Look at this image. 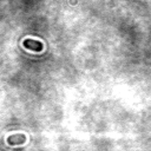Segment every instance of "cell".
Instances as JSON below:
<instances>
[{
    "instance_id": "6da1fadb",
    "label": "cell",
    "mask_w": 151,
    "mask_h": 151,
    "mask_svg": "<svg viewBox=\"0 0 151 151\" xmlns=\"http://www.w3.org/2000/svg\"><path fill=\"white\" fill-rule=\"evenodd\" d=\"M24 47L27 48V50H31V51H34V52H40L42 51V42L38 41V40H34V39H26L24 40Z\"/></svg>"
},
{
    "instance_id": "7a4b0ae2",
    "label": "cell",
    "mask_w": 151,
    "mask_h": 151,
    "mask_svg": "<svg viewBox=\"0 0 151 151\" xmlns=\"http://www.w3.org/2000/svg\"><path fill=\"white\" fill-rule=\"evenodd\" d=\"M25 142H26V136L22 133L12 134L7 138V143L9 145H19V144H24Z\"/></svg>"
}]
</instances>
